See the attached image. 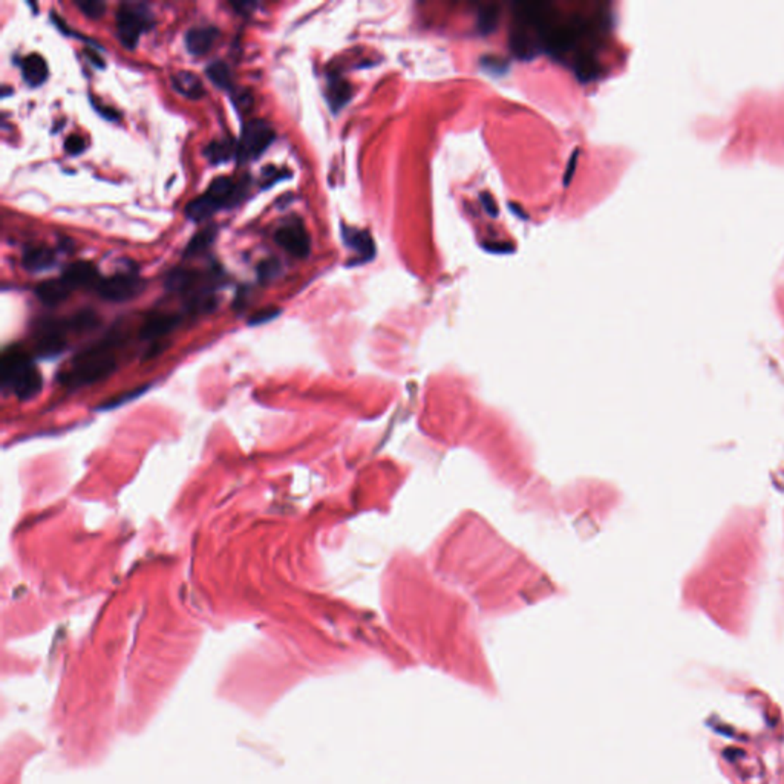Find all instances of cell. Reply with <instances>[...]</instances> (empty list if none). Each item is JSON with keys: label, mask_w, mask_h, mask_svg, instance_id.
Returning a JSON list of instances; mask_svg holds the SVG:
<instances>
[{"label": "cell", "mask_w": 784, "mask_h": 784, "mask_svg": "<svg viewBox=\"0 0 784 784\" xmlns=\"http://www.w3.org/2000/svg\"><path fill=\"white\" fill-rule=\"evenodd\" d=\"M280 263L276 259H263L258 263V275L261 280H268L279 275Z\"/></svg>", "instance_id": "obj_25"}, {"label": "cell", "mask_w": 784, "mask_h": 784, "mask_svg": "<svg viewBox=\"0 0 784 784\" xmlns=\"http://www.w3.org/2000/svg\"><path fill=\"white\" fill-rule=\"evenodd\" d=\"M574 71H576V75H578L579 80L590 81V80H593L594 77H596L598 63L594 62V59L591 55H584L582 59L578 63H576Z\"/></svg>", "instance_id": "obj_23"}, {"label": "cell", "mask_w": 784, "mask_h": 784, "mask_svg": "<svg viewBox=\"0 0 784 784\" xmlns=\"http://www.w3.org/2000/svg\"><path fill=\"white\" fill-rule=\"evenodd\" d=\"M77 6L80 8V11L88 16V17H92V18H97L100 17L103 13H105V2H101V0H80V2H77Z\"/></svg>", "instance_id": "obj_26"}, {"label": "cell", "mask_w": 784, "mask_h": 784, "mask_svg": "<svg viewBox=\"0 0 784 784\" xmlns=\"http://www.w3.org/2000/svg\"><path fill=\"white\" fill-rule=\"evenodd\" d=\"M144 391H146V386H144V388H141V390H132V391H129V392L125 394V395L121 394V395H118V397H112V399H109L105 404H101V408H103V409L117 408V406L123 404V403L127 402V400L135 399V397H138L141 392H144Z\"/></svg>", "instance_id": "obj_29"}, {"label": "cell", "mask_w": 784, "mask_h": 784, "mask_svg": "<svg viewBox=\"0 0 784 784\" xmlns=\"http://www.w3.org/2000/svg\"><path fill=\"white\" fill-rule=\"evenodd\" d=\"M84 147H86V143H84V140L77 134H71L64 140V150L71 155H80L84 150Z\"/></svg>", "instance_id": "obj_28"}, {"label": "cell", "mask_w": 784, "mask_h": 784, "mask_svg": "<svg viewBox=\"0 0 784 784\" xmlns=\"http://www.w3.org/2000/svg\"><path fill=\"white\" fill-rule=\"evenodd\" d=\"M96 108H97V112H100L101 115L105 118H108V120H117L118 118V113L110 108H105V106H100V105H96Z\"/></svg>", "instance_id": "obj_32"}, {"label": "cell", "mask_w": 784, "mask_h": 784, "mask_svg": "<svg viewBox=\"0 0 784 784\" xmlns=\"http://www.w3.org/2000/svg\"><path fill=\"white\" fill-rule=\"evenodd\" d=\"M204 193L212 198L220 205V209L224 205L234 204L236 200L242 196V193L239 192V186L229 176L215 178Z\"/></svg>", "instance_id": "obj_12"}, {"label": "cell", "mask_w": 784, "mask_h": 784, "mask_svg": "<svg viewBox=\"0 0 784 784\" xmlns=\"http://www.w3.org/2000/svg\"><path fill=\"white\" fill-rule=\"evenodd\" d=\"M72 331L69 320H45L35 331V351L42 357H54L66 348V334Z\"/></svg>", "instance_id": "obj_6"}, {"label": "cell", "mask_w": 784, "mask_h": 784, "mask_svg": "<svg viewBox=\"0 0 784 784\" xmlns=\"http://www.w3.org/2000/svg\"><path fill=\"white\" fill-rule=\"evenodd\" d=\"M179 316L172 313H163V311H155V313L147 314L144 319L143 325L140 328V337L143 340H157L167 336L170 331L178 326Z\"/></svg>", "instance_id": "obj_8"}, {"label": "cell", "mask_w": 784, "mask_h": 784, "mask_svg": "<svg viewBox=\"0 0 784 784\" xmlns=\"http://www.w3.org/2000/svg\"><path fill=\"white\" fill-rule=\"evenodd\" d=\"M198 278V273L192 270L175 268L166 278V288L174 292H186L195 287Z\"/></svg>", "instance_id": "obj_18"}, {"label": "cell", "mask_w": 784, "mask_h": 784, "mask_svg": "<svg viewBox=\"0 0 784 784\" xmlns=\"http://www.w3.org/2000/svg\"><path fill=\"white\" fill-rule=\"evenodd\" d=\"M275 241L280 249L290 253L295 258H307L309 254V234L304 224L299 220H290L283 222L275 233Z\"/></svg>", "instance_id": "obj_7"}, {"label": "cell", "mask_w": 784, "mask_h": 784, "mask_svg": "<svg viewBox=\"0 0 784 784\" xmlns=\"http://www.w3.org/2000/svg\"><path fill=\"white\" fill-rule=\"evenodd\" d=\"M174 88L188 98H200L204 93L201 80L191 71H181L172 77Z\"/></svg>", "instance_id": "obj_15"}, {"label": "cell", "mask_w": 784, "mask_h": 784, "mask_svg": "<svg viewBox=\"0 0 784 784\" xmlns=\"http://www.w3.org/2000/svg\"><path fill=\"white\" fill-rule=\"evenodd\" d=\"M54 262H55L54 251L48 247H31V249H28L23 253V258H22L23 267L31 273L43 271L46 268H50V267L54 266Z\"/></svg>", "instance_id": "obj_14"}, {"label": "cell", "mask_w": 784, "mask_h": 784, "mask_svg": "<svg viewBox=\"0 0 784 784\" xmlns=\"http://www.w3.org/2000/svg\"><path fill=\"white\" fill-rule=\"evenodd\" d=\"M146 282L130 273H117L108 278H103L96 285V291L100 297L109 302H126L138 296L144 290Z\"/></svg>", "instance_id": "obj_5"}, {"label": "cell", "mask_w": 784, "mask_h": 784, "mask_svg": "<svg viewBox=\"0 0 784 784\" xmlns=\"http://www.w3.org/2000/svg\"><path fill=\"white\" fill-rule=\"evenodd\" d=\"M351 97V88L349 84L342 79H334L328 84V100L329 105L334 110H339L342 106L346 105V101Z\"/></svg>", "instance_id": "obj_20"}, {"label": "cell", "mask_w": 784, "mask_h": 784, "mask_svg": "<svg viewBox=\"0 0 784 784\" xmlns=\"http://www.w3.org/2000/svg\"><path fill=\"white\" fill-rule=\"evenodd\" d=\"M280 314V309L279 308H275V307H267V308H262V309H258L256 313H253L249 319V325H262L266 322H270V320H273L275 317H278Z\"/></svg>", "instance_id": "obj_27"}, {"label": "cell", "mask_w": 784, "mask_h": 784, "mask_svg": "<svg viewBox=\"0 0 784 784\" xmlns=\"http://www.w3.org/2000/svg\"><path fill=\"white\" fill-rule=\"evenodd\" d=\"M498 22V9L495 6H486L481 9L479 18H478V28L483 34H489L495 30V25Z\"/></svg>", "instance_id": "obj_24"}, {"label": "cell", "mask_w": 784, "mask_h": 784, "mask_svg": "<svg viewBox=\"0 0 784 784\" xmlns=\"http://www.w3.org/2000/svg\"><path fill=\"white\" fill-rule=\"evenodd\" d=\"M220 31L215 26H198L188 30L186 34V46L193 55H204L212 50Z\"/></svg>", "instance_id": "obj_10"}, {"label": "cell", "mask_w": 784, "mask_h": 784, "mask_svg": "<svg viewBox=\"0 0 784 784\" xmlns=\"http://www.w3.org/2000/svg\"><path fill=\"white\" fill-rule=\"evenodd\" d=\"M62 278L69 283L71 288H84V287H93L98 283V271L92 262L88 261H77L69 263L64 268Z\"/></svg>", "instance_id": "obj_9"}, {"label": "cell", "mask_w": 784, "mask_h": 784, "mask_svg": "<svg viewBox=\"0 0 784 784\" xmlns=\"http://www.w3.org/2000/svg\"><path fill=\"white\" fill-rule=\"evenodd\" d=\"M576 155H578V152H574V154H573V157H572V159H570V163H572V166L569 164V167H567V174H565V179H564V183H565V186H567V184H569V179H570V178H572V175H573V170H574V166H576Z\"/></svg>", "instance_id": "obj_33"}, {"label": "cell", "mask_w": 784, "mask_h": 784, "mask_svg": "<svg viewBox=\"0 0 784 784\" xmlns=\"http://www.w3.org/2000/svg\"><path fill=\"white\" fill-rule=\"evenodd\" d=\"M233 100H234V105L238 106V109H241V110L249 109L251 106V103H253V98H251L249 91H239L238 93H236Z\"/></svg>", "instance_id": "obj_30"}, {"label": "cell", "mask_w": 784, "mask_h": 784, "mask_svg": "<svg viewBox=\"0 0 784 784\" xmlns=\"http://www.w3.org/2000/svg\"><path fill=\"white\" fill-rule=\"evenodd\" d=\"M275 140V130L263 120L247 121L242 127L236 147V157L241 163L251 161L261 157Z\"/></svg>", "instance_id": "obj_4"}, {"label": "cell", "mask_w": 784, "mask_h": 784, "mask_svg": "<svg viewBox=\"0 0 784 784\" xmlns=\"http://www.w3.org/2000/svg\"><path fill=\"white\" fill-rule=\"evenodd\" d=\"M152 14L144 5L123 4L117 9V35L127 50H135L141 33L152 26Z\"/></svg>", "instance_id": "obj_3"}, {"label": "cell", "mask_w": 784, "mask_h": 784, "mask_svg": "<svg viewBox=\"0 0 784 784\" xmlns=\"http://www.w3.org/2000/svg\"><path fill=\"white\" fill-rule=\"evenodd\" d=\"M23 79L31 86H40L48 79V64L40 54L26 55L22 62Z\"/></svg>", "instance_id": "obj_13"}, {"label": "cell", "mask_w": 784, "mask_h": 784, "mask_svg": "<svg viewBox=\"0 0 784 784\" xmlns=\"http://www.w3.org/2000/svg\"><path fill=\"white\" fill-rule=\"evenodd\" d=\"M216 238V227L210 225L207 227V229L198 232L193 238L188 241L187 247L184 250V256L191 258V256H196V254H201L204 253L205 250L210 249V245L213 244Z\"/></svg>", "instance_id": "obj_19"}, {"label": "cell", "mask_w": 784, "mask_h": 784, "mask_svg": "<svg viewBox=\"0 0 784 784\" xmlns=\"http://www.w3.org/2000/svg\"><path fill=\"white\" fill-rule=\"evenodd\" d=\"M233 155V146L229 141H212L205 147V157L212 164H220L229 161Z\"/></svg>", "instance_id": "obj_22"}, {"label": "cell", "mask_w": 784, "mask_h": 784, "mask_svg": "<svg viewBox=\"0 0 784 784\" xmlns=\"http://www.w3.org/2000/svg\"><path fill=\"white\" fill-rule=\"evenodd\" d=\"M343 238L348 244V247L354 249L358 254H362L363 258L366 259H371L374 256V242L371 239V236L368 234L366 232H360V230H354V229H345L343 230Z\"/></svg>", "instance_id": "obj_17"}, {"label": "cell", "mask_w": 784, "mask_h": 784, "mask_svg": "<svg viewBox=\"0 0 784 784\" xmlns=\"http://www.w3.org/2000/svg\"><path fill=\"white\" fill-rule=\"evenodd\" d=\"M0 382L4 390L21 400H31L42 391L43 379L33 357L21 346H8L0 357Z\"/></svg>", "instance_id": "obj_2"}, {"label": "cell", "mask_w": 784, "mask_h": 784, "mask_svg": "<svg viewBox=\"0 0 784 784\" xmlns=\"http://www.w3.org/2000/svg\"><path fill=\"white\" fill-rule=\"evenodd\" d=\"M481 201H483L484 209H486V212H487L490 216H496V215H498L496 205H495V203H494L492 198H490L489 195H481Z\"/></svg>", "instance_id": "obj_31"}, {"label": "cell", "mask_w": 784, "mask_h": 784, "mask_svg": "<svg viewBox=\"0 0 784 784\" xmlns=\"http://www.w3.org/2000/svg\"><path fill=\"white\" fill-rule=\"evenodd\" d=\"M205 74H207V77H209L216 84V86L224 88V89L232 88V84H233L232 71H230L229 64H227V63H224L221 60H216V62H213V63H210L209 66H207Z\"/></svg>", "instance_id": "obj_21"}, {"label": "cell", "mask_w": 784, "mask_h": 784, "mask_svg": "<svg viewBox=\"0 0 784 784\" xmlns=\"http://www.w3.org/2000/svg\"><path fill=\"white\" fill-rule=\"evenodd\" d=\"M117 368V357L110 340H101L84 348L75 356L69 366L59 374L64 388H81L106 379Z\"/></svg>", "instance_id": "obj_1"}, {"label": "cell", "mask_w": 784, "mask_h": 784, "mask_svg": "<svg viewBox=\"0 0 784 784\" xmlns=\"http://www.w3.org/2000/svg\"><path fill=\"white\" fill-rule=\"evenodd\" d=\"M218 210H220V205L216 204L212 200V198H209L205 193H203L201 196H198L196 200H193V201H191L187 204L186 216L188 220H192L195 222H200V221L210 218V216Z\"/></svg>", "instance_id": "obj_16"}, {"label": "cell", "mask_w": 784, "mask_h": 784, "mask_svg": "<svg viewBox=\"0 0 784 784\" xmlns=\"http://www.w3.org/2000/svg\"><path fill=\"white\" fill-rule=\"evenodd\" d=\"M71 291H72L71 285L63 278H52L40 282L39 285L35 287V296L39 297L40 302H43L45 305L55 307L62 304L63 300H66V297L69 296Z\"/></svg>", "instance_id": "obj_11"}]
</instances>
